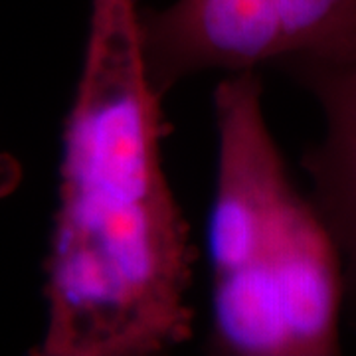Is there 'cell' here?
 <instances>
[{"label": "cell", "instance_id": "6da1fadb", "mask_svg": "<svg viewBox=\"0 0 356 356\" xmlns=\"http://www.w3.org/2000/svg\"><path fill=\"white\" fill-rule=\"evenodd\" d=\"M140 8L89 0L34 356H159L194 334L196 248L166 177L165 99L145 72Z\"/></svg>", "mask_w": 356, "mask_h": 356}, {"label": "cell", "instance_id": "7a4b0ae2", "mask_svg": "<svg viewBox=\"0 0 356 356\" xmlns=\"http://www.w3.org/2000/svg\"><path fill=\"white\" fill-rule=\"evenodd\" d=\"M212 109L218 153L204 353L341 355V255L267 127L259 72L226 74Z\"/></svg>", "mask_w": 356, "mask_h": 356}, {"label": "cell", "instance_id": "3957f363", "mask_svg": "<svg viewBox=\"0 0 356 356\" xmlns=\"http://www.w3.org/2000/svg\"><path fill=\"white\" fill-rule=\"evenodd\" d=\"M140 54L159 97L206 72H259L356 40V0H175L140 8Z\"/></svg>", "mask_w": 356, "mask_h": 356}, {"label": "cell", "instance_id": "277c9868", "mask_svg": "<svg viewBox=\"0 0 356 356\" xmlns=\"http://www.w3.org/2000/svg\"><path fill=\"white\" fill-rule=\"evenodd\" d=\"M307 91L323 115V137L307 147L301 166L309 194L343 266V317L356 332V40L343 48L295 58L277 67Z\"/></svg>", "mask_w": 356, "mask_h": 356}, {"label": "cell", "instance_id": "5b68a950", "mask_svg": "<svg viewBox=\"0 0 356 356\" xmlns=\"http://www.w3.org/2000/svg\"><path fill=\"white\" fill-rule=\"evenodd\" d=\"M22 165L10 153L0 151V198H6L16 192L22 182Z\"/></svg>", "mask_w": 356, "mask_h": 356}]
</instances>
